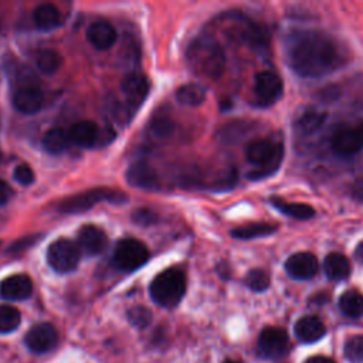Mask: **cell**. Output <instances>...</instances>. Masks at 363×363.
I'll use <instances>...</instances> for the list:
<instances>
[{
	"label": "cell",
	"instance_id": "1",
	"mask_svg": "<svg viewBox=\"0 0 363 363\" xmlns=\"http://www.w3.org/2000/svg\"><path fill=\"white\" fill-rule=\"evenodd\" d=\"M289 68L303 78H320L335 72L349 61L346 48L320 30H291L284 40Z\"/></svg>",
	"mask_w": 363,
	"mask_h": 363
},
{
	"label": "cell",
	"instance_id": "2",
	"mask_svg": "<svg viewBox=\"0 0 363 363\" xmlns=\"http://www.w3.org/2000/svg\"><path fill=\"white\" fill-rule=\"evenodd\" d=\"M187 61L196 74L217 79L224 71L225 54L213 37L200 35L189 45Z\"/></svg>",
	"mask_w": 363,
	"mask_h": 363
},
{
	"label": "cell",
	"instance_id": "3",
	"mask_svg": "<svg viewBox=\"0 0 363 363\" xmlns=\"http://www.w3.org/2000/svg\"><path fill=\"white\" fill-rule=\"evenodd\" d=\"M284 152V145L271 138L251 140L245 147V157L255 169L248 173V179L259 180L275 173L282 163Z\"/></svg>",
	"mask_w": 363,
	"mask_h": 363
},
{
	"label": "cell",
	"instance_id": "4",
	"mask_svg": "<svg viewBox=\"0 0 363 363\" xmlns=\"http://www.w3.org/2000/svg\"><path fill=\"white\" fill-rule=\"evenodd\" d=\"M152 299L166 308L176 306L186 292V275L179 268L159 272L149 286Z\"/></svg>",
	"mask_w": 363,
	"mask_h": 363
},
{
	"label": "cell",
	"instance_id": "5",
	"mask_svg": "<svg viewBox=\"0 0 363 363\" xmlns=\"http://www.w3.org/2000/svg\"><path fill=\"white\" fill-rule=\"evenodd\" d=\"M126 200H128V197L122 191H116V190L106 189V187H98V189L82 191L79 194H74V196L64 199L58 204V210L65 214H72V213L75 214V213H82V211L89 210L98 201H109V203H115V204H122Z\"/></svg>",
	"mask_w": 363,
	"mask_h": 363
},
{
	"label": "cell",
	"instance_id": "6",
	"mask_svg": "<svg viewBox=\"0 0 363 363\" xmlns=\"http://www.w3.org/2000/svg\"><path fill=\"white\" fill-rule=\"evenodd\" d=\"M79 258V247L67 238L55 240L47 250V261L50 267L61 274H67L75 269Z\"/></svg>",
	"mask_w": 363,
	"mask_h": 363
},
{
	"label": "cell",
	"instance_id": "7",
	"mask_svg": "<svg viewBox=\"0 0 363 363\" xmlns=\"http://www.w3.org/2000/svg\"><path fill=\"white\" fill-rule=\"evenodd\" d=\"M149 251L143 242L135 238H125L118 242L113 252V262L122 271H135L146 264Z\"/></svg>",
	"mask_w": 363,
	"mask_h": 363
},
{
	"label": "cell",
	"instance_id": "8",
	"mask_svg": "<svg viewBox=\"0 0 363 363\" xmlns=\"http://www.w3.org/2000/svg\"><path fill=\"white\" fill-rule=\"evenodd\" d=\"M254 98L258 106L274 105L284 94V84L278 74L265 69L255 75L254 78Z\"/></svg>",
	"mask_w": 363,
	"mask_h": 363
},
{
	"label": "cell",
	"instance_id": "9",
	"mask_svg": "<svg viewBox=\"0 0 363 363\" xmlns=\"http://www.w3.org/2000/svg\"><path fill=\"white\" fill-rule=\"evenodd\" d=\"M258 354L265 359L281 357L288 349V335L281 328L268 326L261 330L257 343Z\"/></svg>",
	"mask_w": 363,
	"mask_h": 363
},
{
	"label": "cell",
	"instance_id": "10",
	"mask_svg": "<svg viewBox=\"0 0 363 363\" xmlns=\"http://www.w3.org/2000/svg\"><path fill=\"white\" fill-rule=\"evenodd\" d=\"M24 342L27 347L34 353H45L51 350L58 342V332L54 325L48 322H40L33 325L26 333Z\"/></svg>",
	"mask_w": 363,
	"mask_h": 363
},
{
	"label": "cell",
	"instance_id": "11",
	"mask_svg": "<svg viewBox=\"0 0 363 363\" xmlns=\"http://www.w3.org/2000/svg\"><path fill=\"white\" fill-rule=\"evenodd\" d=\"M121 91L126 98V105L135 112L149 94V81L143 74L129 72L121 81Z\"/></svg>",
	"mask_w": 363,
	"mask_h": 363
},
{
	"label": "cell",
	"instance_id": "12",
	"mask_svg": "<svg viewBox=\"0 0 363 363\" xmlns=\"http://www.w3.org/2000/svg\"><path fill=\"white\" fill-rule=\"evenodd\" d=\"M330 149L339 157H350L363 149V140L354 126H343L333 133Z\"/></svg>",
	"mask_w": 363,
	"mask_h": 363
},
{
	"label": "cell",
	"instance_id": "13",
	"mask_svg": "<svg viewBox=\"0 0 363 363\" xmlns=\"http://www.w3.org/2000/svg\"><path fill=\"white\" fill-rule=\"evenodd\" d=\"M318 258L311 252H295L285 261V271L295 279H311L318 274Z\"/></svg>",
	"mask_w": 363,
	"mask_h": 363
},
{
	"label": "cell",
	"instance_id": "14",
	"mask_svg": "<svg viewBox=\"0 0 363 363\" xmlns=\"http://www.w3.org/2000/svg\"><path fill=\"white\" fill-rule=\"evenodd\" d=\"M78 244L85 254L96 255L106 248L108 237L102 228L94 224H86L78 231Z\"/></svg>",
	"mask_w": 363,
	"mask_h": 363
},
{
	"label": "cell",
	"instance_id": "15",
	"mask_svg": "<svg viewBox=\"0 0 363 363\" xmlns=\"http://www.w3.org/2000/svg\"><path fill=\"white\" fill-rule=\"evenodd\" d=\"M33 292V282L26 274H14L0 282V295L4 299L21 301L27 299Z\"/></svg>",
	"mask_w": 363,
	"mask_h": 363
},
{
	"label": "cell",
	"instance_id": "16",
	"mask_svg": "<svg viewBox=\"0 0 363 363\" xmlns=\"http://www.w3.org/2000/svg\"><path fill=\"white\" fill-rule=\"evenodd\" d=\"M43 92L38 86L34 85H24L20 86L13 95V105L14 108L26 115L35 113L43 106Z\"/></svg>",
	"mask_w": 363,
	"mask_h": 363
},
{
	"label": "cell",
	"instance_id": "17",
	"mask_svg": "<svg viewBox=\"0 0 363 363\" xmlns=\"http://www.w3.org/2000/svg\"><path fill=\"white\" fill-rule=\"evenodd\" d=\"M126 180L130 186L145 190H152L159 186L156 170L146 162H138L129 166L126 170Z\"/></svg>",
	"mask_w": 363,
	"mask_h": 363
},
{
	"label": "cell",
	"instance_id": "18",
	"mask_svg": "<svg viewBox=\"0 0 363 363\" xmlns=\"http://www.w3.org/2000/svg\"><path fill=\"white\" fill-rule=\"evenodd\" d=\"M71 143L79 147H92L98 142L99 129L92 121H78L67 130Z\"/></svg>",
	"mask_w": 363,
	"mask_h": 363
},
{
	"label": "cell",
	"instance_id": "19",
	"mask_svg": "<svg viewBox=\"0 0 363 363\" xmlns=\"http://www.w3.org/2000/svg\"><path fill=\"white\" fill-rule=\"evenodd\" d=\"M326 328L318 316H302L294 326L295 336L303 343H313L323 337Z\"/></svg>",
	"mask_w": 363,
	"mask_h": 363
},
{
	"label": "cell",
	"instance_id": "20",
	"mask_svg": "<svg viewBox=\"0 0 363 363\" xmlns=\"http://www.w3.org/2000/svg\"><path fill=\"white\" fill-rule=\"evenodd\" d=\"M116 30L112 24L106 21H95L92 23L86 30V38L88 41L96 48V50H108L111 48L116 41Z\"/></svg>",
	"mask_w": 363,
	"mask_h": 363
},
{
	"label": "cell",
	"instance_id": "21",
	"mask_svg": "<svg viewBox=\"0 0 363 363\" xmlns=\"http://www.w3.org/2000/svg\"><path fill=\"white\" fill-rule=\"evenodd\" d=\"M326 121V113L320 112L318 109H306L303 113H301L295 122L294 128L298 135L301 136H309L319 130Z\"/></svg>",
	"mask_w": 363,
	"mask_h": 363
},
{
	"label": "cell",
	"instance_id": "22",
	"mask_svg": "<svg viewBox=\"0 0 363 363\" xmlns=\"http://www.w3.org/2000/svg\"><path fill=\"white\" fill-rule=\"evenodd\" d=\"M323 269L329 279L342 281L346 279L350 274V262L343 254L330 252L325 257Z\"/></svg>",
	"mask_w": 363,
	"mask_h": 363
},
{
	"label": "cell",
	"instance_id": "23",
	"mask_svg": "<svg viewBox=\"0 0 363 363\" xmlns=\"http://www.w3.org/2000/svg\"><path fill=\"white\" fill-rule=\"evenodd\" d=\"M269 201L271 206L275 207L278 211L296 220H309L315 216V208L305 203H289L278 197H272Z\"/></svg>",
	"mask_w": 363,
	"mask_h": 363
},
{
	"label": "cell",
	"instance_id": "24",
	"mask_svg": "<svg viewBox=\"0 0 363 363\" xmlns=\"http://www.w3.org/2000/svg\"><path fill=\"white\" fill-rule=\"evenodd\" d=\"M33 18L40 30H54L61 24V14L58 9L50 3L37 6L33 13Z\"/></svg>",
	"mask_w": 363,
	"mask_h": 363
},
{
	"label": "cell",
	"instance_id": "25",
	"mask_svg": "<svg viewBox=\"0 0 363 363\" xmlns=\"http://www.w3.org/2000/svg\"><path fill=\"white\" fill-rule=\"evenodd\" d=\"M339 309L345 316L360 318L363 316V295L356 289L345 291L339 298Z\"/></svg>",
	"mask_w": 363,
	"mask_h": 363
},
{
	"label": "cell",
	"instance_id": "26",
	"mask_svg": "<svg viewBox=\"0 0 363 363\" xmlns=\"http://www.w3.org/2000/svg\"><path fill=\"white\" fill-rule=\"evenodd\" d=\"M278 228L277 224L272 223H251L242 227H237L231 231V235L237 240H251L257 237H265L275 233Z\"/></svg>",
	"mask_w": 363,
	"mask_h": 363
},
{
	"label": "cell",
	"instance_id": "27",
	"mask_svg": "<svg viewBox=\"0 0 363 363\" xmlns=\"http://www.w3.org/2000/svg\"><path fill=\"white\" fill-rule=\"evenodd\" d=\"M176 98L182 105L199 106L206 99V88L199 84H186L176 91Z\"/></svg>",
	"mask_w": 363,
	"mask_h": 363
},
{
	"label": "cell",
	"instance_id": "28",
	"mask_svg": "<svg viewBox=\"0 0 363 363\" xmlns=\"http://www.w3.org/2000/svg\"><path fill=\"white\" fill-rule=\"evenodd\" d=\"M35 64L41 72L51 75L60 69L62 64V57L54 50L44 48L35 54Z\"/></svg>",
	"mask_w": 363,
	"mask_h": 363
},
{
	"label": "cell",
	"instance_id": "29",
	"mask_svg": "<svg viewBox=\"0 0 363 363\" xmlns=\"http://www.w3.org/2000/svg\"><path fill=\"white\" fill-rule=\"evenodd\" d=\"M69 143V139H68V133L65 130H62L61 128H54V129H50L44 138H43V146L47 152L50 153H61L67 149Z\"/></svg>",
	"mask_w": 363,
	"mask_h": 363
},
{
	"label": "cell",
	"instance_id": "30",
	"mask_svg": "<svg viewBox=\"0 0 363 363\" xmlns=\"http://www.w3.org/2000/svg\"><path fill=\"white\" fill-rule=\"evenodd\" d=\"M251 129L250 123L242 121H234L230 123H225L217 133V138L224 143H234L238 139H241L248 130Z\"/></svg>",
	"mask_w": 363,
	"mask_h": 363
},
{
	"label": "cell",
	"instance_id": "31",
	"mask_svg": "<svg viewBox=\"0 0 363 363\" xmlns=\"http://www.w3.org/2000/svg\"><path fill=\"white\" fill-rule=\"evenodd\" d=\"M21 320L20 311L10 305H0V333H9L18 328Z\"/></svg>",
	"mask_w": 363,
	"mask_h": 363
},
{
	"label": "cell",
	"instance_id": "32",
	"mask_svg": "<svg viewBox=\"0 0 363 363\" xmlns=\"http://www.w3.org/2000/svg\"><path fill=\"white\" fill-rule=\"evenodd\" d=\"M174 128H176L174 122L167 116H156L147 125L149 133L156 139L169 138L174 132Z\"/></svg>",
	"mask_w": 363,
	"mask_h": 363
},
{
	"label": "cell",
	"instance_id": "33",
	"mask_svg": "<svg viewBox=\"0 0 363 363\" xmlns=\"http://www.w3.org/2000/svg\"><path fill=\"white\" fill-rule=\"evenodd\" d=\"M244 284L251 289V291H255V292H262L265 291L269 284H271V279H269V275L265 269H261V268H254V269H250L244 278Z\"/></svg>",
	"mask_w": 363,
	"mask_h": 363
},
{
	"label": "cell",
	"instance_id": "34",
	"mask_svg": "<svg viewBox=\"0 0 363 363\" xmlns=\"http://www.w3.org/2000/svg\"><path fill=\"white\" fill-rule=\"evenodd\" d=\"M345 357L350 363H363V336L356 335L346 340L345 347Z\"/></svg>",
	"mask_w": 363,
	"mask_h": 363
},
{
	"label": "cell",
	"instance_id": "35",
	"mask_svg": "<svg viewBox=\"0 0 363 363\" xmlns=\"http://www.w3.org/2000/svg\"><path fill=\"white\" fill-rule=\"evenodd\" d=\"M129 322L136 328H146L152 320V313L145 306H133L128 311Z\"/></svg>",
	"mask_w": 363,
	"mask_h": 363
},
{
	"label": "cell",
	"instance_id": "36",
	"mask_svg": "<svg viewBox=\"0 0 363 363\" xmlns=\"http://www.w3.org/2000/svg\"><path fill=\"white\" fill-rule=\"evenodd\" d=\"M132 220L139 225H152L157 221V214L149 208H138L132 213Z\"/></svg>",
	"mask_w": 363,
	"mask_h": 363
},
{
	"label": "cell",
	"instance_id": "37",
	"mask_svg": "<svg viewBox=\"0 0 363 363\" xmlns=\"http://www.w3.org/2000/svg\"><path fill=\"white\" fill-rule=\"evenodd\" d=\"M14 179L21 186H30L34 182V172L28 164L21 163L14 169Z\"/></svg>",
	"mask_w": 363,
	"mask_h": 363
},
{
	"label": "cell",
	"instance_id": "38",
	"mask_svg": "<svg viewBox=\"0 0 363 363\" xmlns=\"http://www.w3.org/2000/svg\"><path fill=\"white\" fill-rule=\"evenodd\" d=\"M350 196L354 201L357 203H362L363 204V176L362 177H357L352 187H350Z\"/></svg>",
	"mask_w": 363,
	"mask_h": 363
},
{
	"label": "cell",
	"instance_id": "39",
	"mask_svg": "<svg viewBox=\"0 0 363 363\" xmlns=\"http://www.w3.org/2000/svg\"><path fill=\"white\" fill-rule=\"evenodd\" d=\"M35 242V238L34 237H26V238H23V240H18V241H16V242H13L11 245H10V248H9V252H20V251H24L27 247H30V245H33Z\"/></svg>",
	"mask_w": 363,
	"mask_h": 363
},
{
	"label": "cell",
	"instance_id": "40",
	"mask_svg": "<svg viewBox=\"0 0 363 363\" xmlns=\"http://www.w3.org/2000/svg\"><path fill=\"white\" fill-rule=\"evenodd\" d=\"M113 138H115V130H113L112 128L106 126V128H104V129H99V135H98V142H96V145L104 146V145L109 143Z\"/></svg>",
	"mask_w": 363,
	"mask_h": 363
},
{
	"label": "cell",
	"instance_id": "41",
	"mask_svg": "<svg viewBox=\"0 0 363 363\" xmlns=\"http://www.w3.org/2000/svg\"><path fill=\"white\" fill-rule=\"evenodd\" d=\"M10 194H11V190H10L9 184L6 182L0 180V206L4 204L10 199Z\"/></svg>",
	"mask_w": 363,
	"mask_h": 363
},
{
	"label": "cell",
	"instance_id": "42",
	"mask_svg": "<svg viewBox=\"0 0 363 363\" xmlns=\"http://www.w3.org/2000/svg\"><path fill=\"white\" fill-rule=\"evenodd\" d=\"M322 96H323L325 99H328V101H332V99H335V98L339 96V89H337L336 86H328V88H325V89L322 91Z\"/></svg>",
	"mask_w": 363,
	"mask_h": 363
},
{
	"label": "cell",
	"instance_id": "43",
	"mask_svg": "<svg viewBox=\"0 0 363 363\" xmlns=\"http://www.w3.org/2000/svg\"><path fill=\"white\" fill-rule=\"evenodd\" d=\"M305 363H336V362L326 356H312Z\"/></svg>",
	"mask_w": 363,
	"mask_h": 363
},
{
	"label": "cell",
	"instance_id": "44",
	"mask_svg": "<svg viewBox=\"0 0 363 363\" xmlns=\"http://www.w3.org/2000/svg\"><path fill=\"white\" fill-rule=\"evenodd\" d=\"M354 258H356L360 264H363V241H360V242L357 244V247L354 248Z\"/></svg>",
	"mask_w": 363,
	"mask_h": 363
},
{
	"label": "cell",
	"instance_id": "45",
	"mask_svg": "<svg viewBox=\"0 0 363 363\" xmlns=\"http://www.w3.org/2000/svg\"><path fill=\"white\" fill-rule=\"evenodd\" d=\"M356 130H357V133H359V136L362 138V140H363V119H360L357 123H356Z\"/></svg>",
	"mask_w": 363,
	"mask_h": 363
},
{
	"label": "cell",
	"instance_id": "46",
	"mask_svg": "<svg viewBox=\"0 0 363 363\" xmlns=\"http://www.w3.org/2000/svg\"><path fill=\"white\" fill-rule=\"evenodd\" d=\"M224 363H240V362H235V360H225Z\"/></svg>",
	"mask_w": 363,
	"mask_h": 363
},
{
	"label": "cell",
	"instance_id": "47",
	"mask_svg": "<svg viewBox=\"0 0 363 363\" xmlns=\"http://www.w3.org/2000/svg\"><path fill=\"white\" fill-rule=\"evenodd\" d=\"M0 160H1V153H0Z\"/></svg>",
	"mask_w": 363,
	"mask_h": 363
}]
</instances>
